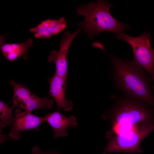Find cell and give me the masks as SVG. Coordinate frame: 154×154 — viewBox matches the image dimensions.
Returning a JSON list of instances; mask_svg holds the SVG:
<instances>
[{
  "label": "cell",
  "instance_id": "5",
  "mask_svg": "<svg viewBox=\"0 0 154 154\" xmlns=\"http://www.w3.org/2000/svg\"><path fill=\"white\" fill-rule=\"evenodd\" d=\"M13 87L12 100L15 107L22 108L31 112L36 109H50L53 106V101L47 98H40L33 94L27 88L14 80L10 82Z\"/></svg>",
  "mask_w": 154,
  "mask_h": 154
},
{
  "label": "cell",
  "instance_id": "6",
  "mask_svg": "<svg viewBox=\"0 0 154 154\" xmlns=\"http://www.w3.org/2000/svg\"><path fill=\"white\" fill-rule=\"evenodd\" d=\"M81 31L80 29L72 33L66 32L60 41L59 50H52L48 58L50 63L54 62L55 64V74L66 80L68 76V52L72 41Z\"/></svg>",
  "mask_w": 154,
  "mask_h": 154
},
{
  "label": "cell",
  "instance_id": "7",
  "mask_svg": "<svg viewBox=\"0 0 154 154\" xmlns=\"http://www.w3.org/2000/svg\"><path fill=\"white\" fill-rule=\"evenodd\" d=\"M45 121V117L35 116L31 112L21 108H17L15 111L13 125L9 134V138L16 140L20 139V133L24 131L38 129V127Z\"/></svg>",
  "mask_w": 154,
  "mask_h": 154
},
{
  "label": "cell",
  "instance_id": "14",
  "mask_svg": "<svg viewBox=\"0 0 154 154\" xmlns=\"http://www.w3.org/2000/svg\"><path fill=\"white\" fill-rule=\"evenodd\" d=\"M153 81H154V80ZM153 90L154 91V85L153 86Z\"/></svg>",
  "mask_w": 154,
  "mask_h": 154
},
{
  "label": "cell",
  "instance_id": "4",
  "mask_svg": "<svg viewBox=\"0 0 154 154\" xmlns=\"http://www.w3.org/2000/svg\"><path fill=\"white\" fill-rule=\"evenodd\" d=\"M117 37L131 45L133 54V60L150 75L153 81L154 50L151 45L150 34L145 32L140 36L133 37L122 32L117 34Z\"/></svg>",
  "mask_w": 154,
  "mask_h": 154
},
{
  "label": "cell",
  "instance_id": "3",
  "mask_svg": "<svg viewBox=\"0 0 154 154\" xmlns=\"http://www.w3.org/2000/svg\"><path fill=\"white\" fill-rule=\"evenodd\" d=\"M113 6L107 1L99 0L96 3L91 2L77 8V15L84 17L83 21L77 24L91 40L102 32H110L117 35L129 28L128 25L117 21L110 14L109 9Z\"/></svg>",
  "mask_w": 154,
  "mask_h": 154
},
{
  "label": "cell",
  "instance_id": "12",
  "mask_svg": "<svg viewBox=\"0 0 154 154\" xmlns=\"http://www.w3.org/2000/svg\"><path fill=\"white\" fill-rule=\"evenodd\" d=\"M15 107L13 105L9 106L8 103L0 101V131L2 132L3 127L9 126L12 127L13 125L14 117H13L12 111Z\"/></svg>",
  "mask_w": 154,
  "mask_h": 154
},
{
  "label": "cell",
  "instance_id": "9",
  "mask_svg": "<svg viewBox=\"0 0 154 154\" xmlns=\"http://www.w3.org/2000/svg\"><path fill=\"white\" fill-rule=\"evenodd\" d=\"M46 122L52 128L54 138L64 137L68 135L66 129L78 125L76 118L73 116L66 117L60 112V110L46 115L44 117Z\"/></svg>",
  "mask_w": 154,
  "mask_h": 154
},
{
  "label": "cell",
  "instance_id": "11",
  "mask_svg": "<svg viewBox=\"0 0 154 154\" xmlns=\"http://www.w3.org/2000/svg\"><path fill=\"white\" fill-rule=\"evenodd\" d=\"M33 44L32 40L29 38L23 43L4 44L1 46V50L7 60L13 62L20 56L27 59L28 49Z\"/></svg>",
  "mask_w": 154,
  "mask_h": 154
},
{
  "label": "cell",
  "instance_id": "8",
  "mask_svg": "<svg viewBox=\"0 0 154 154\" xmlns=\"http://www.w3.org/2000/svg\"><path fill=\"white\" fill-rule=\"evenodd\" d=\"M66 79L55 74L49 79V88L48 96L52 97L57 104L58 110L63 108L67 111L73 107L72 101L67 100L65 96L67 84Z\"/></svg>",
  "mask_w": 154,
  "mask_h": 154
},
{
  "label": "cell",
  "instance_id": "10",
  "mask_svg": "<svg viewBox=\"0 0 154 154\" xmlns=\"http://www.w3.org/2000/svg\"><path fill=\"white\" fill-rule=\"evenodd\" d=\"M66 24L64 17L58 20L48 19L30 29L29 31L33 33L36 38L46 39L62 31L66 27Z\"/></svg>",
  "mask_w": 154,
  "mask_h": 154
},
{
  "label": "cell",
  "instance_id": "13",
  "mask_svg": "<svg viewBox=\"0 0 154 154\" xmlns=\"http://www.w3.org/2000/svg\"><path fill=\"white\" fill-rule=\"evenodd\" d=\"M31 151L32 154H60L58 152L55 151L43 152L40 148L36 146L33 147Z\"/></svg>",
  "mask_w": 154,
  "mask_h": 154
},
{
  "label": "cell",
  "instance_id": "1",
  "mask_svg": "<svg viewBox=\"0 0 154 154\" xmlns=\"http://www.w3.org/2000/svg\"><path fill=\"white\" fill-rule=\"evenodd\" d=\"M110 57L112 66L111 74L116 89L154 108V96L149 87L153 80L150 75L134 60H123L114 55Z\"/></svg>",
  "mask_w": 154,
  "mask_h": 154
},
{
  "label": "cell",
  "instance_id": "2",
  "mask_svg": "<svg viewBox=\"0 0 154 154\" xmlns=\"http://www.w3.org/2000/svg\"><path fill=\"white\" fill-rule=\"evenodd\" d=\"M111 126L127 127L140 124L154 125V108L130 95L118 97L112 108L103 115Z\"/></svg>",
  "mask_w": 154,
  "mask_h": 154
}]
</instances>
